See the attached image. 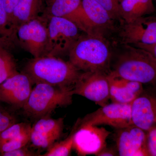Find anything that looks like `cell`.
Masks as SVG:
<instances>
[{
  "mask_svg": "<svg viewBox=\"0 0 156 156\" xmlns=\"http://www.w3.org/2000/svg\"><path fill=\"white\" fill-rule=\"evenodd\" d=\"M31 126L26 123H14L0 133V144L30 133Z\"/></svg>",
  "mask_w": 156,
  "mask_h": 156,
  "instance_id": "7402d4cb",
  "label": "cell"
},
{
  "mask_svg": "<svg viewBox=\"0 0 156 156\" xmlns=\"http://www.w3.org/2000/svg\"><path fill=\"white\" fill-rule=\"evenodd\" d=\"M73 148L80 156H96L107 147V139L111 132L104 128L76 124Z\"/></svg>",
  "mask_w": 156,
  "mask_h": 156,
  "instance_id": "30bf717a",
  "label": "cell"
},
{
  "mask_svg": "<svg viewBox=\"0 0 156 156\" xmlns=\"http://www.w3.org/2000/svg\"><path fill=\"white\" fill-rule=\"evenodd\" d=\"M3 1L4 4H5L6 11L8 13V16H9V23H10V22H11V16H12L13 10H14L15 6L17 5L19 0H3Z\"/></svg>",
  "mask_w": 156,
  "mask_h": 156,
  "instance_id": "f546056e",
  "label": "cell"
},
{
  "mask_svg": "<svg viewBox=\"0 0 156 156\" xmlns=\"http://www.w3.org/2000/svg\"><path fill=\"white\" fill-rule=\"evenodd\" d=\"M107 11L112 19L121 20L119 14L120 0H95Z\"/></svg>",
  "mask_w": 156,
  "mask_h": 156,
  "instance_id": "484cf974",
  "label": "cell"
},
{
  "mask_svg": "<svg viewBox=\"0 0 156 156\" xmlns=\"http://www.w3.org/2000/svg\"><path fill=\"white\" fill-rule=\"evenodd\" d=\"M20 44L34 58L45 56L48 40L47 21L41 16L21 24L15 33Z\"/></svg>",
  "mask_w": 156,
  "mask_h": 156,
  "instance_id": "52a82bcc",
  "label": "cell"
},
{
  "mask_svg": "<svg viewBox=\"0 0 156 156\" xmlns=\"http://www.w3.org/2000/svg\"><path fill=\"white\" fill-rule=\"evenodd\" d=\"M16 123V119L8 112L0 109V133Z\"/></svg>",
  "mask_w": 156,
  "mask_h": 156,
  "instance_id": "83f0119b",
  "label": "cell"
},
{
  "mask_svg": "<svg viewBox=\"0 0 156 156\" xmlns=\"http://www.w3.org/2000/svg\"><path fill=\"white\" fill-rule=\"evenodd\" d=\"M61 136L58 134H47L31 129L30 140L34 146L40 148H48Z\"/></svg>",
  "mask_w": 156,
  "mask_h": 156,
  "instance_id": "603a6c76",
  "label": "cell"
},
{
  "mask_svg": "<svg viewBox=\"0 0 156 156\" xmlns=\"http://www.w3.org/2000/svg\"><path fill=\"white\" fill-rule=\"evenodd\" d=\"M69 61L79 70L109 73V46L104 37L86 34L76 42L68 53Z\"/></svg>",
  "mask_w": 156,
  "mask_h": 156,
  "instance_id": "3957f363",
  "label": "cell"
},
{
  "mask_svg": "<svg viewBox=\"0 0 156 156\" xmlns=\"http://www.w3.org/2000/svg\"><path fill=\"white\" fill-rule=\"evenodd\" d=\"M49 1H50V0H46V3L48 2H49Z\"/></svg>",
  "mask_w": 156,
  "mask_h": 156,
  "instance_id": "e575fe53",
  "label": "cell"
},
{
  "mask_svg": "<svg viewBox=\"0 0 156 156\" xmlns=\"http://www.w3.org/2000/svg\"><path fill=\"white\" fill-rule=\"evenodd\" d=\"M132 124L145 131L156 125V94L144 92L131 103Z\"/></svg>",
  "mask_w": 156,
  "mask_h": 156,
  "instance_id": "5bb4252c",
  "label": "cell"
},
{
  "mask_svg": "<svg viewBox=\"0 0 156 156\" xmlns=\"http://www.w3.org/2000/svg\"><path fill=\"white\" fill-rule=\"evenodd\" d=\"M155 6L156 8V0H153Z\"/></svg>",
  "mask_w": 156,
  "mask_h": 156,
  "instance_id": "836d02e7",
  "label": "cell"
},
{
  "mask_svg": "<svg viewBox=\"0 0 156 156\" xmlns=\"http://www.w3.org/2000/svg\"><path fill=\"white\" fill-rule=\"evenodd\" d=\"M133 46L146 50L149 53H150L156 59V43L150 45L140 44L133 45Z\"/></svg>",
  "mask_w": 156,
  "mask_h": 156,
  "instance_id": "4dcf8cb0",
  "label": "cell"
},
{
  "mask_svg": "<svg viewBox=\"0 0 156 156\" xmlns=\"http://www.w3.org/2000/svg\"><path fill=\"white\" fill-rule=\"evenodd\" d=\"M24 71L33 83H43L73 89L81 73L69 61L66 62L53 56L31 59Z\"/></svg>",
  "mask_w": 156,
  "mask_h": 156,
  "instance_id": "6da1fadb",
  "label": "cell"
},
{
  "mask_svg": "<svg viewBox=\"0 0 156 156\" xmlns=\"http://www.w3.org/2000/svg\"><path fill=\"white\" fill-rule=\"evenodd\" d=\"M30 133H27L0 144V153L10 151L25 146L30 140Z\"/></svg>",
  "mask_w": 156,
  "mask_h": 156,
  "instance_id": "d4e9b609",
  "label": "cell"
},
{
  "mask_svg": "<svg viewBox=\"0 0 156 156\" xmlns=\"http://www.w3.org/2000/svg\"><path fill=\"white\" fill-rule=\"evenodd\" d=\"M111 75L156 88V59L141 48L125 45Z\"/></svg>",
  "mask_w": 156,
  "mask_h": 156,
  "instance_id": "7a4b0ae2",
  "label": "cell"
},
{
  "mask_svg": "<svg viewBox=\"0 0 156 156\" xmlns=\"http://www.w3.org/2000/svg\"><path fill=\"white\" fill-rule=\"evenodd\" d=\"M154 15V14H153ZM148 15L125 23L120 37L125 45H150L156 43V16Z\"/></svg>",
  "mask_w": 156,
  "mask_h": 156,
  "instance_id": "8fae6325",
  "label": "cell"
},
{
  "mask_svg": "<svg viewBox=\"0 0 156 156\" xmlns=\"http://www.w3.org/2000/svg\"><path fill=\"white\" fill-rule=\"evenodd\" d=\"M110 97L112 102L131 104L143 91V84L108 74Z\"/></svg>",
  "mask_w": 156,
  "mask_h": 156,
  "instance_id": "9a60e30c",
  "label": "cell"
},
{
  "mask_svg": "<svg viewBox=\"0 0 156 156\" xmlns=\"http://www.w3.org/2000/svg\"><path fill=\"white\" fill-rule=\"evenodd\" d=\"M78 123L79 125H107L116 129L131 126L133 125L131 103L113 102L107 104L92 113L87 115Z\"/></svg>",
  "mask_w": 156,
  "mask_h": 156,
  "instance_id": "9c48e42d",
  "label": "cell"
},
{
  "mask_svg": "<svg viewBox=\"0 0 156 156\" xmlns=\"http://www.w3.org/2000/svg\"><path fill=\"white\" fill-rule=\"evenodd\" d=\"M117 129L115 141L119 156H148L146 131L134 125Z\"/></svg>",
  "mask_w": 156,
  "mask_h": 156,
  "instance_id": "4fadbf2b",
  "label": "cell"
},
{
  "mask_svg": "<svg viewBox=\"0 0 156 156\" xmlns=\"http://www.w3.org/2000/svg\"><path fill=\"white\" fill-rule=\"evenodd\" d=\"M44 18L47 21L48 33L45 56L58 57L68 53L80 37V29L73 22L65 17H51Z\"/></svg>",
  "mask_w": 156,
  "mask_h": 156,
  "instance_id": "8992f818",
  "label": "cell"
},
{
  "mask_svg": "<svg viewBox=\"0 0 156 156\" xmlns=\"http://www.w3.org/2000/svg\"><path fill=\"white\" fill-rule=\"evenodd\" d=\"M2 156H39L35 153L31 151L25 146L10 151L0 153Z\"/></svg>",
  "mask_w": 156,
  "mask_h": 156,
  "instance_id": "f1b7e54d",
  "label": "cell"
},
{
  "mask_svg": "<svg viewBox=\"0 0 156 156\" xmlns=\"http://www.w3.org/2000/svg\"><path fill=\"white\" fill-rule=\"evenodd\" d=\"M108 74L101 72L81 73L73 88L74 95L85 97L101 107L107 104L110 99Z\"/></svg>",
  "mask_w": 156,
  "mask_h": 156,
  "instance_id": "ba28073f",
  "label": "cell"
},
{
  "mask_svg": "<svg viewBox=\"0 0 156 156\" xmlns=\"http://www.w3.org/2000/svg\"><path fill=\"white\" fill-rule=\"evenodd\" d=\"M32 89L23 107L25 113L35 118L46 117L56 108L72 103L73 89L38 83Z\"/></svg>",
  "mask_w": 156,
  "mask_h": 156,
  "instance_id": "277c9868",
  "label": "cell"
},
{
  "mask_svg": "<svg viewBox=\"0 0 156 156\" xmlns=\"http://www.w3.org/2000/svg\"><path fill=\"white\" fill-rule=\"evenodd\" d=\"M119 155L117 149L112 147H105L100 152L97 154V156H114Z\"/></svg>",
  "mask_w": 156,
  "mask_h": 156,
  "instance_id": "1f68e13d",
  "label": "cell"
},
{
  "mask_svg": "<svg viewBox=\"0 0 156 156\" xmlns=\"http://www.w3.org/2000/svg\"><path fill=\"white\" fill-rule=\"evenodd\" d=\"M14 57L4 45H0V85L18 73Z\"/></svg>",
  "mask_w": 156,
  "mask_h": 156,
  "instance_id": "d6986e66",
  "label": "cell"
},
{
  "mask_svg": "<svg viewBox=\"0 0 156 156\" xmlns=\"http://www.w3.org/2000/svg\"><path fill=\"white\" fill-rule=\"evenodd\" d=\"M146 148L148 156H156V125L147 131Z\"/></svg>",
  "mask_w": 156,
  "mask_h": 156,
  "instance_id": "4316f807",
  "label": "cell"
},
{
  "mask_svg": "<svg viewBox=\"0 0 156 156\" xmlns=\"http://www.w3.org/2000/svg\"><path fill=\"white\" fill-rule=\"evenodd\" d=\"M75 128L73 129L71 134L68 137L62 140L54 143L50 147L48 151L41 155L42 156H67L70 155L73 144L74 134Z\"/></svg>",
  "mask_w": 156,
  "mask_h": 156,
  "instance_id": "44dd1931",
  "label": "cell"
},
{
  "mask_svg": "<svg viewBox=\"0 0 156 156\" xmlns=\"http://www.w3.org/2000/svg\"><path fill=\"white\" fill-rule=\"evenodd\" d=\"M64 119H50L44 117L40 118L32 127L31 130L47 134H59L61 135L63 131Z\"/></svg>",
  "mask_w": 156,
  "mask_h": 156,
  "instance_id": "ffe728a7",
  "label": "cell"
},
{
  "mask_svg": "<svg viewBox=\"0 0 156 156\" xmlns=\"http://www.w3.org/2000/svg\"><path fill=\"white\" fill-rule=\"evenodd\" d=\"M66 18L87 34L103 37L106 31L111 29L114 20L95 0H82L80 7Z\"/></svg>",
  "mask_w": 156,
  "mask_h": 156,
  "instance_id": "5b68a950",
  "label": "cell"
},
{
  "mask_svg": "<svg viewBox=\"0 0 156 156\" xmlns=\"http://www.w3.org/2000/svg\"><path fill=\"white\" fill-rule=\"evenodd\" d=\"M82 0H50L41 17L66 18L81 5Z\"/></svg>",
  "mask_w": 156,
  "mask_h": 156,
  "instance_id": "ac0fdd59",
  "label": "cell"
},
{
  "mask_svg": "<svg viewBox=\"0 0 156 156\" xmlns=\"http://www.w3.org/2000/svg\"><path fill=\"white\" fill-rule=\"evenodd\" d=\"M119 9L121 20L125 23L156 12L153 0H120Z\"/></svg>",
  "mask_w": 156,
  "mask_h": 156,
  "instance_id": "e0dca14e",
  "label": "cell"
},
{
  "mask_svg": "<svg viewBox=\"0 0 156 156\" xmlns=\"http://www.w3.org/2000/svg\"><path fill=\"white\" fill-rule=\"evenodd\" d=\"M0 37L8 42L15 37L3 0H0Z\"/></svg>",
  "mask_w": 156,
  "mask_h": 156,
  "instance_id": "cb8c5ba5",
  "label": "cell"
},
{
  "mask_svg": "<svg viewBox=\"0 0 156 156\" xmlns=\"http://www.w3.org/2000/svg\"><path fill=\"white\" fill-rule=\"evenodd\" d=\"M33 84L25 73H17L0 85V101L15 107L23 108Z\"/></svg>",
  "mask_w": 156,
  "mask_h": 156,
  "instance_id": "7c38bea8",
  "label": "cell"
},
{
  "mask_svg": "<svg viewBox=\"0 0 156 156\" xmlns=\"http://www.w3.org/2000/svg\"><path fill=\"white\" fill-rule=\"evenodd\" d=\"M46 0H19L13 10L10 27L15 36L16 28L21 24L36 19L44 14Z\"/></svg>",
  "mask_w": 156,
  "mask_h": 156,
  "instance_id": "2e32d148",
  "label": "cell"
},
{
  "mask_svg": "<svg viewBox=\"0 0 156 156\" xmlns=\"http://www.w3.org/2000/svg\"><path fill=\"white\" fill-rule=\"evenodd\" d=\"M8 43V42L6 41L5 40H4V39H3L0 37V45H6Z\"/></svg>",
  "mask_w": 156,
  "mask_h": 156,
  "instance_id": "d6a6232c",
  "label": "cell"
}]
</instances>
